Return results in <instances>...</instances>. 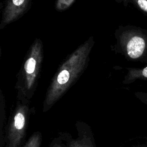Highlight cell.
I'll use <instances>...</instances> for the list:
<instances>
[{"instance_id":"277c9868","label":"cell","mask_w":147,"mask_h":147,"mask_svg":"<svg viewBox=\"0 0 147 147\" xmlns=\"http://www.w3.org/2000/svg\"><path fill=\"white\" fill-rule=\"evenodd\" d=\"M30 111L29 103L17 100L5 140L6 147H21L25 139Z\"/></svg>"},{"instance_id":"30bf717a","label":"cell","mask_w":147,"mask_h":147,"mask_svg":"<svg viewBox=\"0 0 147 147\" xmlns=\"http://www.w3.org/2000/svg\"><path fill=\"white\" fill-rule=\"evenodd\" d=\"M76 0H56L55 8L57 11L62 12L69 9Z\"/></svg>"},{"instance_id":"ba28073f","label":"cell","mask_w":147,"mask_h":147,"mask_svg":"<svg viewBox=\"0 0 147 147\" xmlns=\"http://www.w3.org/2000/svg\"><path fill=\"white\" fill-rule=\"evenodd\" d=\"M92 137H87L84 134L83 137L67 142L68 147H95Z\"/></svg>"},{"instance_id":"6da1fadb","label":"cell","mask_w":147,"mask_h":147,"mask_svg":"<svg viewBox=\"0 0 147 147\" xmlns=\"http://www.w3.org/2000/svg\"><path fill=\"white\" fill-rule=\"evenodd\" d=\"M94 45V37L90 36L59 65L46 92L44 112L48 111L83 74L88 67Z\"/></svg>"},{"instance_id":"8992f818","label":"cell","mask_w":147,"mask_h":147,"mask_svg":"<svg viewBox=\"0 0 147 147\" xmlns=\"http://www.w3.org/2000/svg\"><path fill=\"white\" fill-rule=\"evenodd\" d=\"M127 73L124 77L123 83H131L137 79L147 80V65L141 68L127 67Z\"/></svg>"},{"instance_id":"5b68a950","label":"cell","mask_w":147,"mask_h":147,"mask_svg":"<svg viewBox=\"0 0 147 147\" xmlns=\"http://www.w3.org/2000/svg\"><path fill=\"white\" fill-rule=\"evenodd\" d=\"M33 0H6L2 10L0 30L16 21L30 9Z\"/></svg>"},{"instance_id":"8fae6325","label":"cell","mask_w":147,"mask_h":147,"mask_svg":"<svg viewBox=\"0 0 147 147\" xmlns=\"http://www.w3.org/2000/svg\"><path fill=\"white\" fill-rule=\"evenodd\" d=\"M137 10L147 16V0H129Z\"/></svg>"},{"instance_id":"3957f363","label":"cell","mask_w":147,"mask_h":147,"mask_svg":"<svg viewBox=\"0 0 147 147\" xmlns=\"http://www.w3.org/2000/svg\"><path fill=\"white\" fill-rule=\"evenodd\" d=\"M116 42L111 50L127 61L147 64V29L132 25H121L114 32Z\"/></svg>"},{"instance_id":"4fadbf2b","label":"cell","mask_w":147,"mask_h":147,"mask_svg":"<svg viewBox=\"0 0 147 147\" xmlns=\"http://www.w3.org/2000/svg\"><path fill=\"white\" fill-rule=\"evenodd\" d=\"M50 147H62V146H61V144L59 143L58 142H53L51 146Z\"/></svg>"},{"instance_id":"7c38bea8","label":"cell","mask_w":147,"mask_h":147,"mask_svg":"<svg viewBox=\"0 0 147 147\" xmlns=\"http://www.w3.org/2000/svg\"><path fill=\"white\" fill-rule=\"evenodd\" d=\"M114 1L118 3L122 4L125 7H127L129 3V0H114Z\"/></svg>"},{"instance_id":"9c48e42d","label":"cell","mask_w":147,"mask_h":147,"mask_svg":"<svg viewBox=\"0 0 147 147\" xmlns=\"http://www.w3.org/2000/svg\"><path fill=\"white\" fill-rule=\"evenodd\" d=\"M42 141L41 133L37 131L33 133L29 138L23 147H40Z\"/></svg>"},{"instance_id":"7a4b0ae2","label":"cell","mask_w":147,"mask_h":147,"mask_svg":"<svg viewBox=\"0 0 147 147\" xmlns=\"http://www.w3.org/2000/svg\"><path fill=\"white\" fill-rule=\"evenodd\" d=\"M43 59L42 41L36 38L27 51L17 75L15 88L17 91L18 100L29 103L37 87Z\"/></svg>"},{"instance_id":"52a82bcc","label":"cell","mask_w":147,"mask_h":147,"mask_svg":"<svg viewBox=\"0 0 147 147\" xmlns=\"http://www.w3.org/2000/svg\"><path fill=\"white\" fill-rule=\"evenodd\" d=\"M5 121V102L3 94L0 90V147H3V126Z\"/></svg>"}]
</instances>
